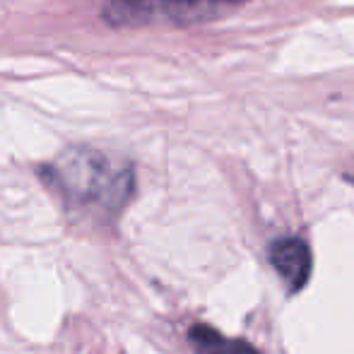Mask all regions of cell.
I'll use <instances>...</instances> for the list:
<instances>
[{
	"label": "cell",
	"instance_id": "6da1fadb",
	"mask_svg": "<svg viewBox=\"0 0 354 354\" xmlns=\"http://www.w3.org/2000/svg\"><path fill=\"white\" fill-rule=\"evenodd\" d=\"M41 176L73 207L104 214L121 212L136 188L131 164L80 145L68 147L51 164L41 167Z\"/></svg>",
	"mask_w": 354,
	"mask_h": 354
},
{
	"label": "cell",
	"instance_id": "7a4b0ae2",
	"mask_svg": "<svg viewBox=\"0 0 354 354\" xmlns=\"http://www.w3.org/2000/svg\"><path fill=\"white\" fill-rule=\"evenodd\" d=\"M246 0H106L104 22L113 27H142V24H186L214 17L217 12Z\"/></svg>",
	"mask_w": 354,
	"mask_h": 354
},
{
	"label": "cell",
	"instance_id": "3957f363",
	"mask_svg": "<svg viewBox=\"0 0 354 354\" xmlns=\"http://www.w3.org/2000/svg\"><path fill=\"white\" fill-rule=\"evenodd\" d=\"M270 263L284 282H287L289 292H299L306 287L308 277H311L313 258L311 248L304 239L299 236H282L270 243Z\"/></svg>",
	"mask_w": 354,
	"mask_h": 354
},
{
	"label": "cell",
	"instance_id": "277c9868",
	"mask_svg": "<svg viewBox=\"0 0 354 354\" xmlns=\"http://www.w3.org/2000/svg\"><path fill=\"white\" fill-rule=\"evenodd\" d=\"M188 342L193 345L196 354H261L253 345L236 337H224L219 330L198 323L188 330Z\"/></svg>",
	"mask_w": 354,
	"mask_h": 354
}]
</instances>
